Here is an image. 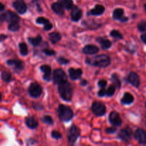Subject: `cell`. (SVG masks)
<instances>
[{
  "label": "cell",
  "mask_w": 146,
  "mask_h": 146,
  "mask_svg": "<svg viewBox=\"0 0 146 146\" xmlns=\"http://www.w3.org/2000/svg\"><path fill=\"white\" fill-rule=\"evenodd\" d=\"M111 58L106 54H101L91 58H86V63L87 64L94 66L101 67V68H106L108 66L111 64Z\"/></svg>",
  "instance_id": "1"
},
{
  "label": "cell",
  "mask_w": 146,
  "mask_h": 146,
  "mask_svg": "<svg viewBox=\"0 0 146 146\" xmlns=\"http://www.w3.org/2000/svg\"><path fill=\"white\" fill-rule=\"evenodd\" d=\"M58 93L62 99L66 101H71L73 97V88L68 81L58 84Z\"/></svg>",
  "instance_id": "2"
},
{
  "label": "cell",
  "mask_w": 146,
  "mask_h": 146,
  "mask_svg": "<svg viewBox=\"0 0 146 146\" xmlns=\"http://www.w3.org/2000/svg\"><path fill=\"white\" fill-rule=\"evenodd\" d=\"M58 114L60 120L64 122L71 121L74 117V111L66 105L61 104L58 108Z\"/></svg>",
  "instance_id": "3"
},
{
  "label": "cell",
  "mask_w": 146,
  "mask_h": 146,
  "mask_svg": "<svg viewBox=\"0 0 146 146\" xmlns=\"http://www.w3.org/2000/svg\"><path fill=\"white\" fill-rule=\"evenodd\" d=\"M91 111L96 116H102L106 113V108L103 103L94 101L91 106Z\"/></svg>",
  "instance_id": "4"
},
{
  "label": "cell",
  "mask_w": 146,
  "mask_h": 146,
  "mask_svg": "<svg viewBox=\"0 0 146 146\" xmlns=\"http://www.w3.org/2000/svg\"><path fill=\"white\" fill-rule=\"evenodd\" d=\"M53 80L55 84H60L67 81V76L61 68L54 70L53 73Z\"/></svg>",
  "instance_id": "5"
},
{
  "label": "cell",
  "mask_w": 146,
  "mask_h": 146,
  "mask_svg": "<svg viewBox=\"0 0 146 146\" xmlns=\"http://www.w3.org/2000/svg\"><path fill=\"white\" fill-rule=\"evenodd\" d=\"M80 133L81 132H80L79 128H77L76 125H73L67 131V138H68V142L71 144L74 143L80 136Z\"/></svg>",
  "instance_id": "6"
},
{
  "label": "cell",
  "mask_w": 146,
  "mask_h": 146,
  "mask_svg": "<svg viewBox=\"0 0 146 146\" xmlns=\"http://www.w3.org/2000/svg\"><path fill=\"white\" fill-rule=\"evenodd\" d=\"M0 19L1 21H5L9 23H11L14 22V21H19L20 18L16 13L11 11H7L0 16Z\"/></svg>",
  "instance_id": "7"
},
{
  "label": "cell",
  "mask_w": 146,
  "mask_h": 146,
  "mask_svg": "<svg viewBox=\"0 0 146 146\" xmlns=\"http://www.w3.org/2000/svg\"><path fill=\"white\" fill-rule=\"evenodd\" d=\"M29 94L33 98H38L42 93V88L37 83H31L29 87Z\"/></svg>",
  "instance_id": "8"
},
{
  "label": "cell",
  "mask_w": 146,
  "mask_h": 146,
  "mask_svg": "<svg viewBox=\"0 0 146 146\" xmlns=\"http://www.w3.org/2000/svg\"><path fill=\"white\" fill-rule=\"evenodd\" d=\"M132 135L133 131L131 128H129V127H126V128L121 130V131L118 133V138L122 140L123 141H124V142L128 143L131 141Z\"/></svg>",
  "instance_id": "9"
},
{
  "label": "cell",
  "mask_w": 146,
  "mask_h": 146,
  "mask_svg": "<svg viewBox=\"0 0 146 146\" xmlns=\"http://www.w3.org/2000/svg\"><path fill=\"white\" fill-rule=\"evenodd\" d=\"M135 140L141 145H146V133L142 128H138L134 133Z\"/></svg>",
  "instance_id": "10"
},
{
  "label": "cell",
  "mask_w": 146,
  "mask_h": 146,
  "mask_svg": "<svg viewBox=\"0 0 146 146\" xmlns=\"http://www.w3.org/2000/svg\"><path fill=\"white\" fill-rule=\"evenodd\" d=\"M13 7L21 14H25L27 11V4L23 0H15L13 2Z\"/></svg>",
  "instance_id": "11"
},
{
  "label": "cell",
  "mask_w": 146,
  "mask_h": 146,
  "mask_svg": "<svg viewBox=\"0 0 146 146\" xmlns=\"http://www.w3.org/2000/svg\"><path fill=\"white\" fill-rule=\"evenodd\" d=\"M109 121L114 126H120L122 124V119L116 111H112L109 115Z\"/></svg>",
  "instance_id": "12"
},
{
  "label": "cell",
  "mask_w": 146,
  "mask_h": 146,
  "mask_svg": "<svg viewBox=\"0 0 146 146\" xmlns=\"http://www.w3.org/2000/svg\"><path fill=\"white\" fill-rule=\"evenodd\" d=\"M7 64L9 66L12 67L14 71H17V72L22 71L23 68H24V64H23L22 61H19V60L9 59L7 61Z\"/></svg>",
  "instance_id": "13"
},
{
  "label": "cell",
  "mask_w": 146,
  "mask_h": 146,
  "mask_svg": "<svg viewBox=\"0 0 146 146\" xmlns=\"http://www.w3.org/2000/svg\"><path fill=\"white\" fill-rule=\"evenodd\" d=\"M124 14V10L121 8L115 9L113 13V17L114 19L119 20L121 22H126L128 21V17H125Z\"/></svg>",
  "instance_id": "14"
},
{
  "label": "cell",
  "mask_w": 146,
  "mask_h": 146,
  "mask_svg": "<svg viewBox=\"0 0 146 146\" xmlns=\"http://www.w3.org/2000/svg\"><path fill=\"white\" fill-rule=\"evenodd\" d=\"M72 11H71V21L76 22V21H79L82 17V11L79 7L77 6H73L72 7Z\"/></svg>",
  "instance_id": "15"
},
{
  "label": "cell",
  "mask_w": 146,
  "mask_h": 146,
  "mask_svg": "<svg viewBox=\"0 0 146 146\" xmlns=\"http://www.w3.org/2000/svg\"><path fill=\"white\" fill-rule=\"evenodd\" d=\"M128 81L132 84L133 86L138 88L141 84V80H140L139 76L135 72H131L128 75Z\"/></svg>",
  "instance_id": "16"
},
{
  "label": "cell",
  "mask_w": 146,
  "mask_h": 146,
  "mask_svg": "<svg viewBox=\"0 0 146 146\" xmlns=\"http://www.w3.org/2000/svg\"><path fill=\"white\" fill-rule=\"evenodd\" d=\"M36 22L37 24H43L44 25V29L45 31H50L53 28V24L50 22L49 20L47 19L46 18H44V17H38L36 19Z\"/></svg>",
  "instance_id": "17"
},
{
  "label": "cell",
  "mask_w": 146,
  "mask_h": 146,
  "mask_svg": "<svg viewBox=\"0 0 146 146\" xmlns=\"http://www.w3.org/2000/svg\"><path fill=\"white\" fill-rule=\"evenodd\" d=\"M68 74H69L70 78L74 81L79 79L83 74V71L81 68H71L68 69Z\"/></svg>",
  "instance_id": "18"
},
{
  "label": "cell",
  "mask_w": 146,
  "mask_h": 146,
  "mask_svg": "<svg viewBox=\"0 0 146 146\" xmlns=\"http://www.w3.org/2000/svg\"><path fill=\"white\" fill-rule=\"evenodd\" d=\"M83 53L85 54H88V55H93V54H96L99 51V48L95 45H92V44H89V45H86L83 48L82 50Z\"/></svg>",
  "instance_id": "19"
},
{
  "label": "cell",
  "mask_w": 146,
  "mask_h": 146,
  "mask_svg": "<svg viewBox=\"0 0 146 146\" xmlns=\"http://www.w3.org/2000/svg\"><path fill=\"white\" fill-rule=\"evenodd\" d=\"M40 70L44 73V80L47 81H49L51 80V68L50 66L46 65H42L40 67Z\"/></svg>",
  "instance_id": "20"
},
{
  "label": "cell",
  "mask_w": 146,
  "mask_h": 146,
  "mask_svg": "<svg viewBox=\"0 0 146 146\" xmlns=\"http://www.w3.org/2000/svg\"><path fill=\"white\" fill-rule=\"evenodd\" d=\"M96 41L101 45V48L104 50H107L108 48H110L112 46V43L110 40H108V38H104V37H98L96 38Z\"/></svg>",
  "instance_id": "21"
},
{
  "label": "cell",
  "mask_w": 146,
  "mask_h": 146,
  "mask_svg": "<svg viewBox=\"0 0 146 146\" xmlns=\"http://www.w3.org/2000/svg\"><path fill=\"white\" fill-rule=\"evenodd\" d=\"M51 9L53 11L59 16L64 15V7L61 3L58 2H54L51 4Z\"/></svg>",
  "instance_id": "22"
},
{
  "label": "cell",
  "mask_w": 146,
  "mask_h": 146,
  "mask_svg": "<svg viewBox=\"0 0 146 146\" xmlns=\"http://www.w3.org/2000/svg\"><path fill=\"white\" fill-rule=\"evenodd\" d=\"M25 123L27 127L31 129H35L38 127V121L34 118V117H27L25 118Z\"/></svg>",
  "instance_id": "23"
},
{
  "label": "cell",
  "mask_w": 146,
  "mask_h": 146,
  "mask_svg": "<svg viewBox=\"0 0 146 146\" xmlns=\"http://www.w3.org/2000/svg\"><path fill=\"white\" fill-rule=\"evenodd\" d=\"M104 11H105V8L104 6L97 4L90 11V14L94 16H100L104 14Z\"/></svg>",
  "instance_id": "24"
},
{
  "label": "cell",
  "mask_w": 146,
  "mask_h": 146,
  "mask_svg": "<svg viewBox=\"0 0 146 146\" xmlns=\"http://www.w3.org/2000/svg\"><path fill=\"white\" fill-rule=\"evenodd\" d=\"M134 101V97L130 93H125L124 94L123 97L121 99V103L123 104H125V105H130V104H133Z\"/></svg>",
  "instance_id": "25"
},
{
  "label": "cell",
  "mask_w": 146,
  "mask_h": 146,
  "mask_svg": "<svg viewBox=\"0 0 146 146\" xmlns=\"http://www.w3.org/2000/svg\"><path fill=\"white\" fill-rule=\"evenodd\" d=\"M48 38L52 44H56L61 39V35L58 32H51L48 34Z\"/></svg>",
  "instance_id": "26"
},
{
  "label": "cell",
  "mask_w": 146,
  "mask_h": 146,
  "mask_svg": "<svg viewBox=\"0 0 146 146\" xmlns=\"http://www.w3.org/2000/svg\"><path fill=\"white\" fill-rule=\"evenodd\" d=\"M28 41L31 45L34 46H37L41 44V41H42V37L40 35H38L36 37H29Z\"/></svg>",
  "instance_id": "27"
},
{
  "label": "cell",
  "mask_w": 146,
  "mask_h": 146,
  "mask_svg": "<svg viewBox=\"0 0 146 146\" xmlns=\"http://www.w3.org/2000/svg\"><path fill=\"white\" fill-rule=\"evenodd\" d=\"M111 81H112L114 86L118 88V89H120L121 86V82L120 81L119 76H118V74H115V73L113 74L112 76H111Z\"/></svg>",
  "instance_id": "28"
},
{
  "label": "cell",
  "mask_w": 146,
  "mask_h": 146,
  "mask_svg": "<svg viewBox=\"0 0 146 146\" xmlns=\"http://www.w3.org/2000/svg\"><path fill=\"white\" fill-rule=\"evenodd\" d=\"M19 51L20 54L22 56H27L28 54L29 51H28V47L27 45L24 42H21L19 45Z\"/></svg>",
  "instance_id": "29"
},
{
  "label": "cell",
  "mask_w": 146,
  "mask_h": 146,
  "mask_svg": "<svg viewBox=\"0 0 146 146\" xmlns=\"http://www.w3.org/2000/svg\"><path fill=\"white\" fill-rule=\"evenodd\" d=\"M9 30L11 31H17L19 30L20 25L19 21H14V22L9 23L8 27Z\"/></svg>",
  "instance_id": "30"
},
{
  "label": "cell",
  "mask_w": 146,
  "mask_h": 146,
  "mask_svg": "<svg viewBox=\"0 0 146 146\" xmlns=\"http://www.w3.org/2000/svg\"><path fill=\"white\" fill-rule=\"evenodd\" d=\"M60 3L64 6L66 9H71L73 7V0H58Z\"/></svg>",
  "instance_id": "31"
},
{
  "label": "cell",
  "mask_w": 146,
  "mask_h": 146,
  "mask_svg": "<svg viewBox=\"0 0 146 146\" xmlns=\"http://www.w3.org/2000/svg\"><path fill=\"white\" fill-rule=\"evenodd\" d=\"M1 78L5 82H10L11 81V74L10 73L7 72V71H4L1 73Z\"/></svg>",
  "instance_id": "32"
},
{
  "label": "cell",
  "mask_w": 146,
  "mask_h": 146,
  "mask_svg": "<svg viewBox=\"0 0 146 146\" xmlns=\"http://www.w3.org/2000/svg\"><path fill=\"white\" fill-rule=\"evenodd\" d=\"M111 36L112 37H113L114 38H116V39H123V34H121L120 31H118V30H112L111 31Z\"/></svg>",
  "instance_id": "33"
},
{
  "label": "cell",
  "mask_w": 146,
  "mask_h": 146,
  "mask_svg": "<svg viewBox=\"0 0 146 146\" xmlns=\"http://www.w3.org/2000/svg\"><path fill=\"white\" fill-rule=\"evenodd\" d=\"M138 29L141 32H144L146 30V21L142 20V21H140L138 24Z\"/></svg>",
  "instance_id": "34"
},
{
  "label": "cell",
  "mask_w": 146,
  "mask_h": 146,
  "mask_svg": "<svg viewBox=\"0 0 146 146\" xmlns=\"http://www.w3.org/2000/svg\"><path fill=\"white\" fill-rule=\"evenodd\" d=\"M42 121L48 125H52L54 123V120L50 115H44L42 118Z\"/></svg>",
  "instance_id": "35"
},
{
  "label": "cell",
  "mask_w": 146,
  "mask_h": 146,
  "mask_svg": "<svg viewBox=\"0 0 146 146\" xmlns=\"http://www.w3.org/2000/svg\"><path fill=\"white\" fill-rule=\"evenodd\" d=\"M115 87L114 86V85H111L109 86V87L108 88L106 91V95L108 96H113V94H115Z\"/></svg>",
  "instance_id": "36"
},
{
  "label": "cell",
  "mask_w": 146,
  "mask_h": 146,
  "mask_svg": "<svg viewBox=\"0 0 146 146\" xmlns=\"http://www.w3.org/2000/svg\"><path fill=\"white\" fill-rule=\"evenodd\" d=\"M51 137L56 140H59L62 138V135H61V134L58 131H52V133H51Z\"/></svg>",
  "instance_id": "37"
},
{
  "label": "cell",
  "mask_w": 146,
  "mask_h": 146,
  "mask_svg": "<svg viewBox=\"0 0 146 146\" xmlns=\"http://www.w3.org/2000/svg\"><path fill=\"white\" fill-rule=\"evenodd\" d=\"M56 61H58L60 64H67L69 63V61H68L67 58H64V57L63 56L58 57V58H56Z\"/></svg>",
  "instance_id": "38"
},
{
  "label": "cell",
  "mask_w": 146,
  "mask_h": 146,
  "mask_svg": "<svg viewBox=\"0 0 146 146\" xmlns=\"http://www.w3.org/2000/svg\"><path fill=\"white\" fill-rule=\"evenodd\" d=\"M43 52H44L46 56H54V55H55V54H56V52L54 51V50L46 49V48L43 50Z\"/></svg>",
  "instance_id": "39"
},
{
  "label": "cell",
  "mask_w": 146,
  "mask_h": 146,
  "mask_svg": "<svg viewBox=\"0 0 146 146\" xmlns=\"http://www.w3.org/2000/svg\"><path fill=\"white\" fill-rule=\"evenodd\" d=\"M116 130L117 129L115 127H110V128H106V132L108 134H113L116 131Z\"/></svg>",
  "instance_id": "40"
},
{
  "label": "cell",
  "mask_w": 146,
  "mask_h": 146,
  "mask_svg": "<svg viewBox=\"0 0 146 146\" xmlns=\"http://www.w3.org/2000/svg\"><path fill=\"white\" fill-rule=\"evenodd\" d=\"M98 86H99L101 88H105L107 86V81L106 80L101 79L98 81Z\"/></svg>",
  "instance_id": "41"
},
{
  "label": "cell",
  "mask_w": 146,
  "mask_h": 146,
  "mask_svg": "<svg viewBox=\"0 0 146 146\" xmlns=\"http://www.w3.org/2000/svg\"><path fill=\"white\" fill-rule=\"evenodd\" d=\"M98 95L100 97H103L106 95V91L105 90V88H101V89H100V91L98 92Z\"/></svg>",
  "instance_id": "42"
},
{
  "label": "cell",
  "mask_w": 146,
  "mask_h": 146,
  "mask_svg": "<svg viewBox=\"0 0 146 146\" xmlns=\"http://www.w3.org/2000/svg\"><path fill=\"white\" fill-rule=\"evenodd\" d=\"M141 40H142L143 42L144 43V44H146V33H145V34H142L141 36Z\"/></svg>",
  "instance_id": "43"
},
{
  "label": "cell",
  "mask_w": 146,
  "mask_h": 146,
  "mask_svg": "<svg viewBox=\"0 0 146 146\" xmlns=\"http://www.w3.org/2000/svg\"><path fill=\"white\" fill-rule=\"evenodd\" d=\"M7 38V35H4V34H0V42L4 41Z\"/></svg>",
  "instance_id": "44"
},
{
  "label": "cell",
  "mask_w": 146,
  "mask_h": 146,
  "mask_svg": "<svg viewBox=\"0 0 146 146\" xmlns=\"http://www.w3.org/2000/svg\"><path fill=\"white\" fill-rule=\"evenodd\" d=\"M87 84H88V82H87V81H86V80H82V81H81V84L82 86L87 85Z\"/></svg>",
  "instance_id": "45"
},
{
  "label": "cell",
  "mask_w": 146,
  "mask_h": 146,
  "mask_svg": "<svg viewBox=\"0 0 146 146\" xmlns=\"http://www.w3.org/2000/svg\"><path fill=\"white\" fill-rule=\"evenodd\" d=\"M4 5L0 2V11H4Z\"/></svg>",
  "instance_id": "46"
},
{
  "label": "cell",
  "mask_w": 146,
  "mask_h": 146,
  "mask_svg": "<svg viewBox=\"0 0 146 146\" xmlns=\"http://www.w3.org/2000/svg\"><path fill=\"white\" fill-rule=\"evenodd\" d=\"M1 98H2V96H1V94L0 93V101H1Z\"/></svg>",
  "instance_id": "47"
},
{
  "label": "cell",
  "mask_w": 146,
  "mask_h": 146,
  "mask_svg": "<svg viewBox=\"0 0 146 146\" xmlns=\"http://www.w3.org/2000/svg\"><path fill=\"white\" fill-rule=\"evenodd\" d=\"M144 9H145V10L146 11V4H145V5H144Z\"/></svg>",
  "instance_id": "48"
},
{
  "label": "cell",
  "mask_w": 146,
  "mask_h": 146,
  "mask_svg": "<svg viewBox=\"0 0 146 146\" xmlns=\"http://www.w3.org/2000/svg\"><path fill=\"white\" fill-rule=\"evenodd\" d=\"M145 106H146V103H145Z\"/></svg>",
  "instance_id": "49"
}]
</instances>
